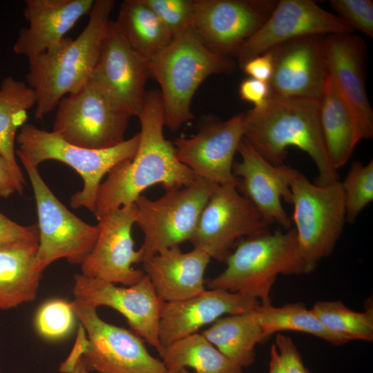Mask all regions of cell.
Returning a JSON list of instances; mask_svg holds the SVG:
<instances>
[{
	"label": "cell",
	"mask_w": 373,
	"mask_h": 373,
	"mask_svg": "<svg viewBox=\"0 0 373 373\" xmlns=\"http://www.w3.org/2000/svg\"><path fill=\"white\" fill-rule=\"evenodd\" d=\"M138 117L140 131L136 153L132 160L116 165L100 184L93 213L97 219L108 211L134 204L152 186L160 184L168 191L187 186L195 178L178 160L173 143L164 137L160 91L146 93Z\"/></svg>",
	"instance_id": "6da1fadb"
},
{
	"label": "cell",
	"mask_w": 373,
	"mask_h": 373,
	"mask_svg": "<svg viewBox=\"0 0 373 373\" xmlns=\"http://www.w3.org/2000/svg\"><path fill=\"white\" fill-rule=\"evenodd\" d=\"M243 114V138L267 162L283 164L287 148L295 146L316 164L318 175L314 184L327 185L338 180L326 151L318 100L270 95L265 105Z\"/></svg>",
	"instance_id": "7a4b0ae2"
},
{
	"label": "cell",
	"mask_w": 373,
	"mask_h": 373,
	"mask_svg": "<svg viewBox=\"0 0 373 373\" xmlns=\"http://www.w3.org/2000/svg\"><path fill=\"white\" fill-rule=\"evenodd\" d=\"M114 5L113 0H95L88 21L75 39L65 37L28 60L26 79L35 96L37 120L42 119L64 96L78 91L89 80Z\"/></svg>",
	"instance_id": "3957f363"
},
{
	"label": "cell",
	"mask_w": 373,
	"mask_h": 373,
	"mask_svg": "<svg viewBox=\"0 0 373 373\" xmlns=\"http://www.w3.org/2000/svg\"><path fill=\"white\" fill-rule=\"evenodd\" d=\"M148 62L160 86L164 125L173 131L194 119L191 105L200 84L211 75L236 68L231 57L209 49L191 28L173 37Z\"/></svg>",
	"instance_id": "277c9868"
},
{
	"label": "cell",
	"mask_w": 373,
	"mask_h": 373,
	"mask_svg": "<svg viewBox=\"0 0 373 373\" xmlns=\"http://www.w3.org/2000/svg\"><path fill=\"white\" fill-rule=\"evenodd\" d=\"M224 261V271L208 281L209 289L240 293L262 304L271 303L270 292L279 275L312 271L300 254L295 229H267L245 238Z\"/></svg>",
	"instance_id": "5b68a950"
},
{
	"label": "cell",
	"mask_w": 373,
	"mask_h": 373,
	"mask_svg": "<svg viewBox=\"0 0 373 373\" xmlns=\"http://www.w3.org/2000/svg\"><path fill=\"white\" fill-rule=\"evenodd\" d=\"M139 141L137 133L111 148L90 149L73 145L52 131L25 124L17 135L16 155L36 167L44 161L56 160L76 171L84 181V186L72 195L70 206L75 209L84 207L93 213L103 177L120 162L132 160Z\"/></svg>",
	"instance_id": "8992f818"
},
{
	"label": "cell",
	"mask_w": 373,
	"mask_h": 373,
	"mask_svg": "<svg viewBox=\"0 0 373 373\" xmlns=\"http://www.w3.org/2000/svg\"><path fill=\"white\" fill-rule=\"evenodd\" d=\"M218 184L195 177L190 184L166 191L157 200L141 195L135 202V223L144 234L140 262L160 251L190 241L199 218Z\"/></svg>",
	"instance_id": "52a82bcc"
},
{
	"label": "cell",
	"mask_w": 373,
	"mask_h": 373,
	"mask_svg": "<svg viewBox=\"0 0 373 373\" xmlns=\"http://www.w3.org/2000/svg\"><path fill=\"white\" fill-rule=\"evenodd\" d=\"M291 218L300 254L314 271L333 251L344 227L345 206L341 182L317 185L296 170L291 182Z\"/></svg>",
	"instance_id": "ba28073f"
},
{
	"label": "cell",
	"mask_w": 373,
	"mask_h": 373,
	"mask_svg": "<svg viewBox=\"0 0 373 373\" xmlns=\"http://www.w3.org/2000/svg\"><path fill=\"white\" fill-rule=\"evenodd\" d=\"M30 180L37 206L39 247L36 267L40 272L64 258L82 265L92 251L99 234L97 225L89 224L69 211L54 195L37 167L20 160Z\"/></svg>",
	"instance_id": "9c48e42d"
},
{
	"label": "cell",
	"mask_w": 373,
	"mask_h": 373,
	"mask_svg": "<svg viewBox=\"0 0 373 373\" xmlns=\"http://www.w3.org/2000/svg\"><path fill=\"white\" fill-rule=\"evenodd\" d=\"M52 131L66 142L90 149H104L124 141L129 117L117 109L89 79L57 106Z\"/></svg>",
	"instance_id": "30bf717a"
},
{
	"label": "cell",
	"mask_w": 373,
	"mask_h": 373,
	"mask_svg": "<svg viewBox=\"0 0 373 373\" xmlns=\"http://www.w3.org/2000/svg\"><path fill=\"white\" fill-rule=\"evenodd\" d=\"M71 304L88 340L82 358L89 372H167L162 360L149 353L144 341L134 332L104 321L92 305L75 299Z\"/></svg>",
	"instance_id": "8fae6325"
},
{
	"label": "cell",
	"mask_w": 373,
	"mask_h": 373,
	"mask_svg": "<svg viewBox=\"0 0 373 373\" xmlns=\"http://www.w3.org/2000/svg\"><path fill=\"white\" fill-rule=\"evenodd\" d=\"M268 226L236 186L218 185L202 211L190 242L211 258L224 261L238 240L264 231Z\"/></svg>",
	"instance_id": "7c38bea8"
},
{
	"label": "cell",
	"mask_w": 373,
	"mask_h": 373,
	"mask_svg": "<svg viewBox=\"0 0 373 373\" xmlns=\"http://www.w3.org/2000/svg\"><path fill=\"white\" fill-rule=\"evenodd\" d=\"M151 75L148 61L125 41L110 21L90 79L111 103L129 117L141 113Z\"/></svg>",
	"instance_id": "4fadbf2b"
},
{
	"label": "cell",
	"mask_w": 373,
	"mask_h": 373,
	"mask_svg": "<svg viewBox=\"0 0 373 373\" xmlns=\"http://www.w3.org/2000/svg\"><path fill=\"white\" fill-rule=\"evenodd\" d=\"M276 0H194L191 28L211 50L234 56L267 21Z\"/></svg>",
	"instance_id": "5bb4252c"
},
{
	"label": "cell",
	"mask_w": 373,
	"mask_h": 373,
	"mask_svg": "<svg viewBox=\"0 0 373 373\" xmlns=\"http://www.w3.org/2000/svg\"><path fill=\"white\" fill-rule=\"evenodd\" d=\"M75 300L92 305L111 307L120 313L139 336L159 353L163 347L159 338V323L164 301L157 296L149 278L131 286L77 274L74 276Z\"/></svg>",
	"instance_id": "9a60e30c"
},
{
	"label": "cell",
	"mask_w": 373,
	"mask_h": 373,
	"mask_svg": "<svg viewBox=\"0 0 373 373\" xmlns=\"http://www.w3.org/2000/svg\"><path fill=\"white\" fill-rule=\"evenodd\" d=\"M353 32L337 15L323 9L314 1L280 0L267 21L241 46L234 57L241 68L248 60L288 40Z\"/></svg>",
	"instance_id": "2e32d148"
},
{
	"label": "cell",
	"mask_w": 373,
	"mask_h": 373,
	"mask_svg": "<svg viewBox=\"0 0 373 373\" xmlns=\"http://www.w3.org/2000/svg\"><path fill=\"white\" fill-rule=\"evenodd\" d=\"M136 216L133 204L108 211L97 219L98 237L81 265L82 274L123 286L133 285L144 276L143 271L133 267L140 262L132 237Z\"/></svg>",
	"instance_id": "e0dca14e"
},
{
	"label": "cell",
	"mask_w": 373,
	"mask_h": 373,
	"mask_svg": "<svg viewBox=\"0 0 373 373\" xmlns=\"http://www.w3.org/2000/svg\"><path fill=\"white\" fill-rule=\"evenodd\" d=\"M243 113L227 120H211L191 137L173 143L178 160L195 174L218 185L237 187L233 157L243 138Z\"/></svg>",
	"instance_id": "ac0fdd59"
},
{
	"label": "cell",
	"mask_w": 373,
	"mask_h": 373,
	"mask_svg": "<svg viewBox=\"0 0 373 373\" xmlns=\"http://www.w3.org/2000/svg\"><path fill=\"white\" fill-rule=\"evenodd\" d=\"M323 35H308L280 43L269 50L274 73L270 95L320 100L329 72Z\"/></svg>",
	"instance_id": "d6986e66"
},
{
	"label": "cell",
	"mask_w": 373,
	"mask_h": 373,
	"mask_svg": "<svg viewBox=\"0 0 373 373\" xmlns=\"http://www.w3.org/2000/svg\"><path fill=\"white\" fill-rule=\"evenodd\" d=\"M240 161L233 162L237 189L256 207L268 225L276 223L285 229L292 225L282 205V198L291 204L290 182L296 170L274 165L264 159L244 138L238 151Z\"/></svg>",
	"instance_id": "ffe728a7"
},
{
	"label": "cell",
	"mask_w": 373,
	"mask_h": 373,
	"mask_svg": "<svg viewBox=\"0 0 373 373\" xmlns=\"http://www.w3.org/2000/svg\"><path fill=\"white\" fill-rule=\"evenodd\" d=\"M259 304L258 300L251 296L220 289H206L181 300L164 302L159 323L160 343L164 347L198 333L224 315L247 312Z\"/></svg>",
	"instance_id": "44dd1931"
},
{
	"label": "cell",
	"mask_w": 373,
	"mask_h": 373,
	"mask_svg": "<svg viewBox=\"0 0 373 373\" xmlns=\"http://www.w3.org/2000/svg\"><path fill=\"white\" fill-rule=\"evenodd\" d=\"M324 46L329 75L352 110L361 139H372L373 112L365 90L363 39L353 33L332 34L325 36Z\"/></svg>",
	"instance_id": "7402d4cb"
},
{
	"label": "cell",
	"mask_w": 373,
	"mask_h": 373,
	"mask_svg": "<svg viewBox=\"0 0 373 373\" xmlns=\"http://www.w3.org/2000/svg\"><path fill=\"white\" fill-rule=\"evenodd\" d=\"M95 0H26L23 16L28 23L19 31L15 53L28 60L59 43L85 15Z\"/></svg>",
	"instance_id": "603a6c76"
},
{
	"label": "cell",
	"mask_w": 373,
	"mask_h": 373,
	"mask_svg": "<svg viewBox=\"0 0 373 373\" xmlns=\"http://www.w3.org/2000/svg\"><path fill=\"white\" fill-rule=\"evenodd\" d=\"M211 258L193 248L183 252L179 246L164 249L144 262L143 271L164 302L184 300L204 291V274Z\"/></svg>",
	"instance_id": "cb8c5ba5"
},
{
	"label": "cell",
	"mask_w": 373,
	"mask_h": 373,
	"mask_svg": "<svg viewBox=\"0 0 373 373\" xmlns=\"http://www.w3.org/2000/svg\"><path fill=\"white\" fill-rule=\"evenodd\" d=\"M39 239L0 243V309L33 301L42 272L36 267Z\"/></svg>",
	"instance_id": "d4e9b609"
},
{
	"label": "cell",
	"mask_w": 373,
	"mask_h": 373,
	"mask_svg": "<svg viewBox=\"0 0 373 373\" xmlns=\"http://www.w3.org/2000/svg\"><path fill=\"white\" fill-rule=\"evenodd\" d=\"M319 115L327 155L337 171L362 139L355 117L331 76L319 100Z\"/></svg>",
	"instance_id": "484cf974"
},
{
	"label": "cell",
	"mask_w": 373,
	"mask_h": 373,
	"mask_svg": "<svg viewBox=\"0 0 373 373\" xmlns=\"http://www.w3.org/2000/svg\"><path fill=\"white\" fill-rule=\"evenodd\" d=\"M35 106V96L28 85L12 76L0 86V155L8 163L16 192L22 195L26 182L16 160L15 143L17 131L25 124L28 111Z\"/></svg>",
	"instance_id": "4316f807"
},
{
	"label": "cell",
	"mask_w": 373,
	"mask_h": 373,
	"mask_svg": "<svg viewBox=\"0 0 373 373\" xmlns=\"http://www.w3.org/2000/svg\"><path fill=\"white\" fill-rule=\"evenodd\" d=\"M220 352L240 367L255 361V348L265 341L254 309L220 318L202 332Z\"/></svg>",
	"instance_id": "83f0119b"
},
{
	"label": "cell",
	"mask_w": 373,
	"mask_h": 373,
	"mask_svg": "<svg viewBox=\"0 0 373 373\" xmlns=\"http://www.w3.org/2000/svg\"><path fill=\"white\" fill-rule=\"evenodd\" d=\"M114 22L127 44L148 61L173 38L144 0L124 1Z\"/></svg>",
	"instance_id": "f1b7e54d"
},
{
	"label": "cell",
	"mask_w": 373,
	"mask_h": 373,
	"mask_svg": "<svg viewBox=\"0 0 373 373\" xmlns=\"http://www.w3.org/2000/svg\"><path fill=\"white\" fill-rule=\"evenodd\" d=\"M169 371L192 368L194 373H245L220 352L202 333L178 339L163 347L160 354Z\"/></svg>",
	"instance_id": "f546056e"
},
{
	"label": "cell",
	"mask_w": 373,
	"mask_h": 373,
	"mask_svg": "<svg viewBox=\"0 0 373 373\" xmlns=\"http://www.w3.org/2000/svg\"><path fill=\"white\" fill-rule=\"evenodd\" d=\"M254 313L265 340L275 333L293 331L314 335L335 345L347 343L330 332L312 309L303 303H287L281 307H275L271 303H260Z\"/></svg>",
	"instance_id": "4dcf8cb0"
},
{
	"label": "cell",
	"mask_w": 373,
	"mask_h": 373,
	"mask_svg": "<svg viewBox=\"0 0 373 373\" xmlns=\"http://www.w3.org/2000/svg\"><path fill=\"white\" fill-rule=\"evenodd\" d=\"M312 311L332 333L347 343L353 340L373 341V309L358 312L341 301L324 300L314 304Z\"/></svg>",
	"instance_id": "1f68e13d"
},
{
	"label": "cell",
	"mask_w": 373,
	"mask_h": 373,
	"mask_svg": "<svg viewBox=\"0 0 373 373\" xmlns=\"http://www.w3.org/2000/svg\"><path fill=\"white\" fill-rule=\"evenodd\" d=\"M344 193L345 220L353 223L361 211L373 200V160L365 165L353 162L341 182Z\"/></svg>",
	"instance_id": "d6a6232c"
},
{
	"label": "cell",
	"mask_w": 373,
	"mask_h": 373,
	"mask_svg": "<svg viewBox=\"0 0 373 373\" xmlns=\"http://www.w3.org/2000/svg\"><path fill=\"white\" fill-rule=\"evenodd\" d=\"M77 317L71 303L53 299L43 304L37 312L35 324L37 332L49 340L68 336L73 329Z\"/></svg>",
	"instance_id": "836d02e7"
},
{
	"label": "cell",
	"mask_w": 373,
	"mask_h": 373,
	"mask_svg": "<svg viewBox=\"0 0 373 373\" xmlns=\"http://www.w3.org/2000/svg\"><path fill=\"white\" fill-rule=\"evenodd\" d=\"M173 37L191 28L194 0H144Z\"/></svg>",
	"instance_id": "e575fe53"
},
{
	"label": "cell",
	"mask_w": 373,
	"mask_h": 373,
	"mask_svg": "<svg viewBox=\"0 0 373 373\" xmlns=\"http://www.w3.org/2000/svg\"><path fill=\"white\" fill-rule=\"evenodd\" d=\"M330 6L339 18L353 30L373 37V1L372 0H332Z\"/></svg>",
	"instance_id": "d590c367"
},
{
	"label": "cell",
	"mask_w": 373,
	"mask_h": 373,
	"mask_svg": "<svg viewBox=\"0 0 373 373\" xmlns=\"http://www.w3.org/2000/svg\"><path fill=\"white\" fill-rule=\"evenodd\" d=\"M37 239V224L21 225L0 212V243Z\"/></svg>",
	"instance_id": "8d00e7d4"
},
{
	"label": "cell",
	"mask_w": 373,
	"mask_h": 373,
	"mask_svg": "<svg viewBox=\"0 0 373 373\" xmlns=\"http://www.w3.org/2000/svg\"><path fill=\"white\" fill-rule=\"evenodd\" d=\"M289 373H310L296 345L289 336L278 333L275 343Z\"/></svg>",
	"instance_id": "74e56055"
},
{
	"label": "cell",
	"mask_w": 373,
	"mask_h": 373,
	"mask_svg": "<svg viewBox=\"0 0 373 373\" xmlns=\"http://www.w3.org/2000/svg\"><path fill=\"white\" fill-rule=\"evenodd\" d=\"M239 95L242 100L252 103L254 107H261L269 98V86L267 82L249 77L241 82Z\"/></svg>",
	"instance_id": "f35d334b"
},
{
	"label": "cell",
	"mask_w": 373,
	"mask_h": 373,
	"mask_svg": "<svg viewBox=\"0 0 373 373\" xmlns=\"http://www.w3.org/2000/svg\"><path fill=\"white\" fill-rule=\"evenodd\" d=\"M241 68L249 77L268 83L274 73L272 55L267 50L248 60Z\"/></svg>",
	"instance_id": "ab89813d"
},
{
	"label": "cell",
	"mask_w": 373,
	"mask_h": 373,
	"mask_svg": "<svg viewBox=\"0 0 373 373\" xmlns=\"http://www.w3.org/2000/svg\"><path fill=\"white\" fill-rule=\"evenodd\" d=\"M88 344V340L86 333L83 326L79 323L77 330V337L73 349L68 358L61 363L59 371L63 373H70L79 358L86 350Z\"/></svg>",
	"instance_id": "60d3db41"
},
{
	"label": "cell",
	"mask_w": 373,
	"mask_h": 373,
	"mask_svg": "<svg viewBox=\"0 0 373 373\" xmlns=\"http://www.w3.org/2000/svg\"><path fill=\"white\" fill-rule=\"evenodd\" d=\"M16 192V186L6 161L0 155V197L7 198Z\"/></svg>",
	"instance_id": "b9f144b4"
},
{
	"label": "cell",
	"mask_w": 373,
	"mask_h": 373,
	"mask_svg": "<svg viewBox=\"0 0 373 373\" xmlns=\"http://www.w3.org/2000/svg\"><path fill=\"white\" fill-rule=\"evenodd\" d=\"M268 373H289L274 344L270 350V360Z\"/></svg>",
	"instance_id": "7bdbcfd3"
},
{
	"label": "cell",
	"mask_w": 373,
	"mask_h": 373,
	"mask_svg": "<svg viewBox=\"0 0 373 373\" xmlns=\"http://www.w3.org/2000/svg\"><path fill=\"white\" fill-rule=\"evenodd\" d=\"M70 373H89L83 361L82 356L77 361V364Z\"/></svg>",
	"instance_id": "ee69618b"
},
{
	"label": "cell",
	"mask_w": 373,
	"mask_h": 373,
	"mask_svg": "<svg viewBox=\"0 0 373 373\" xmlns=\"http://www.w3.org/2000/svg\"><path fill=\"white\" fill-rule=\"evenodd\" d=\"M166 373H190V372H187L186 370H178V371H169V370H167V372Z\"/></svg>",
	"instance_id": "f6af8a7d"
},
{
	"label": "cell",
	"mask_w": 373,
	"mask_h": 373,
	"mask_svg": "<svg viewBox=\"0 0 373 373\" xmlns=\"http://www.w3.org/2000/svg\"><path fill=\"white\" fill-rule=\"evenodd\" d=\"M0 373H2V372L0 371Z\"/></svg>",
	"instance_id": "bcb514c9"
}]
</instances>
